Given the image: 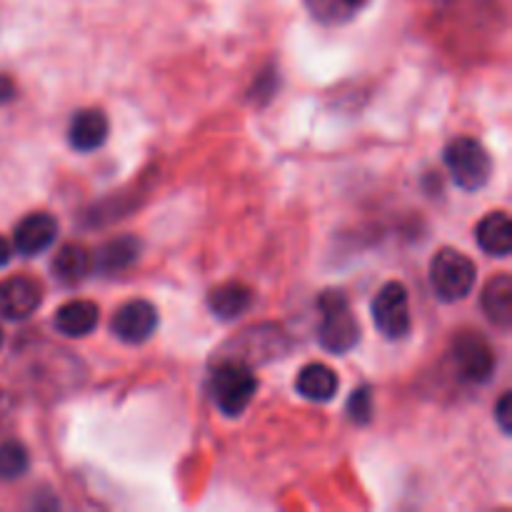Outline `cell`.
<instances>
[{"label":"cell","instance_id":"1","mask_svg":"<svg viewBox=\"0 0 512 512\" xmlns=\"http://www.w3.org/2000/svg\"><path fill=\"white\" fill-rule=\"evenodd\" d=\"M255 390H258V378H255L253 368H250V363L238 358L220 363L213 370V378H210L213 403L228 418H238V415L245 413L250 400L255 398Z\"/></svg>","mask_w":512,"mask_h":512},{"label":"cell","instance_id":"2","mask_svg":"<svg viewBox=\"0 0 512 512\" xmlns=\"http://www.w3.org/2000/svg\"><path fill=\"white\" fill-rule=\"evenodd\" d=\"M320 328L318 338L328 353L345 355L358 345L360 325L350 310L348 300L338 290H328L320 295Z\"/></svg>","mask_w":512,"mask_h":512},{"label":"cell","instance_id":"3","mask_svg":"<svg viewBox=\"0 0 512 512\" xmlns=\"http://www.w3.org/2000/svg\"><path fill=\"white\" fill-rule=\"evenodd\" d=\"M478 280V268L460 250L443 248L430 260V285L445 303H460L468 298Z\"/></svg>","mask_w":512,"mask_h":512},{"label":"cell","instance_id":"4","mask_svg":"<svg viewBox=\"0 0 512 512\" xmlns=\"http://www.w3.org/2000/svg\"><path fill=\"white\" fill-rule=\"evenodd\" d=\"M445 165H448L450 175H453L455 185L463 190H475L485 188V183L490 180L493 173V160H490L488 150L480 140L468 138H455L445 145Z\"/></svg>","mask_w":512,"mask_h":512},{"label":"cell","instance_id":"5","mask_svg":"<svg viewBox=\"0 0 512 512\" xmlns=\"http://www.w3.org/2000/svg\"><path fill=\"white\" fill-rule=\"evenodd\" d=\"M373 323L378 333L388 340H400L410 333V300L408 290L403 283H388L375 295L373 305Z\"/></svg>","mask_w":512,"mask_h":512},{"label":"cell","instance_id":"6","mask_svg":"<svg viewBox=\"0 0 512 512\" xmlns=\"http://www.w3.org/2000/svg\"><path fill=\"white\" fill-rule=\"evenodd\" d=\"M453 363L458 378L465 383H488L495 370V353L488 340L478 333H463L453 343Z\"/></svg>","mask_w":512,"mask_h":512},{"label":"cell","instance_id":"7","mask_svg":"<svg viewBox=\"0 0 512 512\" xmlns=\"http://www.w3.org/2000/svg\"><path fill=\"white\" fill-rule=\"evenodd\" d=\"M110 330L115 338L128 345L145 343L158 330V310L148 300H130V303L120 305L118 313L113 315Z\"/></svg>","mask_w":512,"mask_h":512},{"label":"cell","instance_id":"8","mask_svg":"<svg viewBox=\"0 0 512 512\" xmlns=\"http://www.w3.org/2000/svg\"><path fill=\"white\" fill-rule=\"evenodd\" d=\"M43 303V290L38 280L28 275H13L0 280V318L3 320H28L38 313Z\"/></svg>","mask_w":512,"mask_h":512},{"label":"cell","instance_id":"9","mask_svg":"<svg viewBox=\"0 0 512 512\" xmlns=\"http://www.w3.org/2000/svg\"><path fill=\"white\" fill-rule=\"evenodd\" d=\"M58 235V220L48 213H30L15 225L13 245L20 255L33 258L45 253Z\"/></svg>","mask_w":512,"mask_h":512},{"label":"cell","instance_id":"10","mask_svg":"<svg viewBox=\"0 0 512 512\" xmlns=\"http://www.w3.org/2000/svg\"><path fill=\"white\" fill-rule=\"evenodd\" d=\"M108 118L103 115V110H80L73 120H70L68 128V140L78 153H93L100 145L108 140Z\"/></svg>","mask_w":512,"mask_h":512},{"label":"cell","instance_id":"11","mask_svg":"<svg viewBox=\"0 0 512 512\" xmlns=\"http://www.w3.org/2000/svg\"><path fill=\"white\" fill-rule=\"evenodd\" d=\"M100 310L90 300H70L60 305L53 318V328L65 338H85L98 328Z\"/></svg>","mask_w":512,"mask_h":512},{"label":"cell","instance_id":"12","mask_svg":"<svg viewBox=\"0 0 512 512\" xmlns=\"http://www.w3.org/2000/svg\"><path fill=\"white\" fill-rule=\"evenodd\" d=\"M338 388V373L323 363L305 365L295 378V390L300 393V398L310 400V403H328L338 395Z\"/></svg>","mask_w":512,"mask_h":512},{"label":"cell","instance_id":"13","mask_svg":"<svg viewBox=\"0 0 512 512\" xmlns=\"http://www.w3.org/2000/svg\"><path fill=\"white\" fill-rule=\"evenodd\" d=\"M478 245L493 258H508L512 253V220L503 210L485 215L478 223Z\"/></svg>","mask_w":512,"mask_h":512},{"label":"cell","instance_id":"14","mask_svg":"<svg viewBox=\"0 0 512 512\" xmlns=\"http://www.w3.org/2000/svg\"><path fill=\"white\" fill-rule=\"evenodd\" d=\"M138 255L140 240L123 235V238H113L105 245H100L98 253L93 255V268L105 275H118L123 270H128L138 260Z\"/></svg>","mask_w":512,"mask_h":512},{"label":"cell","instance_id":"15","mask_svg":"<svg viewBox=\"0 0 512 512\" xmlns=\"http://www.w3.org/2000/svg\"><path fill=\"white\" fill-rule=\"evenodd\" d=\"M253 305V290L243 283H225L210 290L208 308L213 310L215 318L235 320Z\"/></svg>","mask_w":512,"mask_h":512},{"label":"cell","instance_id":"16","mask_svg":"<svg viewBox=\"0 0 512 512\" xmlns=\"http://www.w3.org/2000/svg\"><path fill=\"white\" fill-rule=\"evenodd\" d=\"M483 310L493 325L508 330L512 325V278L510 275H495L483 290Z\"/></svg>","mask_w":512,"mask_h":512},{"label":"cell","instance_id":"17","mask_svg":"<svg viewBox=\"0 0 512 512\" xmlns=\"http://www.w3.org/2000/svg\"><path fill=\"white\" fill-rule=\"evenodd\" d=\"M93 270V258L83 245H65L53 260V273L60 283L75 285L85 280Z\"/></svg>","mask_w":512,"mask_h":512},{"label":"cell","instance_id":"18","mask_svg":"<svg viewBox=\"0 0 512 512\" xmlns=\"http://www.w3.org/2000/svg\"><path fill=\"white\" fill-rule=\"evenodd\" d=\"M368 0H305L310 15L318 18L320 23L338 25L353 18Z\"/></svg>","mask_w":512,"mask_h":512},{"label":"cell","instance_id":"19","mask_svg":"<svg viewBox=\"0 0 512 512\" xmlns=\"http://www.w3.org/2000/svg\"><path fill=\"white\" fill-rule=\"evenodd\" d=\"M28 450L18 440H5L0 445V480H18L28 470Z\"/></svg>","mask_w":512,"mask_h":512},{"label":"cell","instance_id":"20","mask_svg":"<svg viewBox=\"0 0 512 512\" xmlns=\"http://www.w3.org/2000/svg\"><path fill=\"white\" fill-rule=\"evenodd\" d=\"M348 415L353 423L358 425H365L370 423V418H373V393H370V388H358L353 395H350L348 400Z\"/></svg>","mask_w":512,"mask_h":512},{"label":"cell","instance_id":"21","mask_svg":"<svg viewBox=\"0 0 512 512\" xmlns=\"http://www.w3.org/2000/svg\"><path fill=\"white\" fill-rule=\"evenodd\" d=\"M510 403H512V398H510V393H505L503 398L498 400V408H495V418H498V423H500V428H503V433L505 435H510L512 433V420H510Z\"/></svg>","mask_w":512,"mask_h":512},{"label":"cell","instance_id":"22","mask_svg":"<svg viewBox=\"0 0 512 512\" xmlns=\"http://www.w3.org/2000/svg\"><path fill=\"white\" fill-rule=\"evenodd\" d=\"M15 95V85L8 75H0V103L10 100Z\"/></svg>","mask_w":512,"mask_h":512},{"label":"cell","instance_id":"23","mask_svg":"<svg viewBox=\"0 0 512 512\" xmlns=\"http://www.w3.org/2000/svg\"><path fill=\"white\" fill-rule=\"evenodd\" d=\"M10 255H13V248H10L8 240L0 238V268H5L10 263Z\"/></svg>","mask_w":512,"mask_h":512},{"label":"cell","instance_id":"24","mask_svg":"<svg viewBox=\"0 0 512 512\" xmlns=\"http://www.w3.org/2000/svg\"><path fill=\"white\" fill-rule=\"evenodd\" d=\"M0 348H3V330H0Z\"/></svg>","mask_w":512,"mask_h":512}]
</instances>
